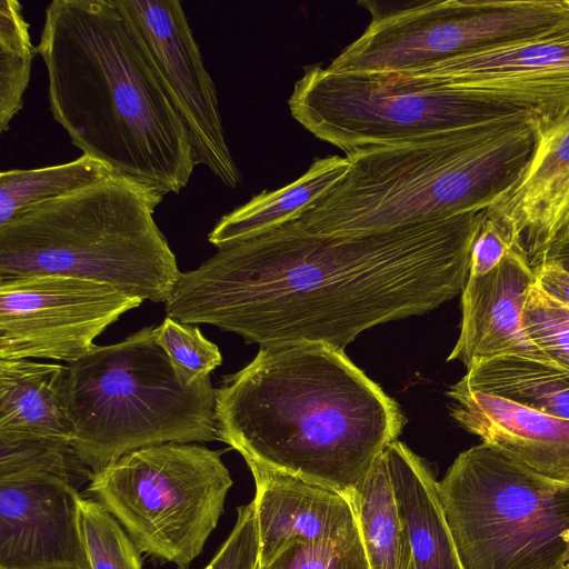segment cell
Masks as SVG:
<instances>
[{"label": "cell", "mask_w": 569, "mask_h": 569, "mask_svg": "<svg viewBox=\"0 0 569 569\" xmlns=\"http://www.w3.org/2000/svg\"><path fill=\"white\" fill-rule=\"evenodd\" d=\"M37 53L51 114L82 154L163 196L187 187L188 130L116 0L51 1Z\"/></svg>", "instance_id": "obj_3"}, {"label": "cell", "mask_w": 569, "mask_h": 569, "mask_svg": "<svg viewBox=\"0 0 569 569\" xmlns=\"http://www.w3.org/2000/svg\"><path fill=\"white\" fill-rule=\"evenodd\" d=\"M150 68L184 123L196 164L224 186L241 173L227 144L217 90L178 0H116Z\"/></svg>", "instance_id": "obj_12"}, {"label": "cell", "mask_w": 569, "mask_h": 569, "mask_svg": "<svg viewBox=\"0 0 569 569\" xmlns=\"http://www.w3.org/2000/svg\"><path fill=\"white\" fill-rule=\"evenodd\" d=\"M69 368L30 359H0V432L72 442L67 403Z\"/></svg>", "instance_id": "obj_20"}, {"label": "cell", "mask_w": 569, "mask_h": 569, "mask_svg": "<svg viewBox=\"0 0 569 569\" xmlns=\"http://www.w3.org/2000/svg\"><path fill=\"white\" fill-rule=\"evenodd\" d=\"M523 322L549 358L569 370V307L547 293L537 279L527 297Z\"/></svg>", "instance_id": "obj_29"}, {"label": "cell", "mask_w": 569, "mask_h": 569, "mask_svg": "<svg viewBox=\"0 0 569 569\" xmlns=\"http://www.w3.org/2000/svg\"><path fill=\"white\" fill-rule=\"evenodd\" d=\"M569 1V0H568Z\"/></svg>", "instance_id": "obj_37"}, {"label": "cell", "mask_w": 569, "mask_h": 569, "mask_svg": "<svg viewBox=\"0 0 569 569\" xmlns=\"http://www.w3.org/2000/svg\"><path fill=\"white\" fill-rule=\"evenodd\" d=\"M79 515L89 569H143L141 551L99 501L81 496Z\"/></svg>", "instance_id": "obj_27"}, {"label": "cell", "mask_w": 569, "mask_h": 569, "mask_svg": "<svg viewBox=\"0 0 569 569\" xmlns=\"http://www.w3.org/2000/svg\"><path fill=\"white\" fill-rule=\"evenodd\" d=\"M535 146L528 112L347 153L340 180L299 219L349 236L489 208L517 181Z\"/></svg>", "instance_id": "obj_4"}, {"label": "cell", "mask_w": 569, "mask_h": 569, "mask_svg": "<svg viewBox=\"0 0 569 569\" xmlns=\"http://www.w3.org/2000/svg\"><path fill=\"white\" fill-rule=\"evenodd\" d=\"M288 106L305 129L346 154L527 112L428 78L319 64L305 68Z\"/></svg>", "instance_id": "obj_8"}, {"label": "cell", "mask_w": 569, "mask_h": 569, "mask_svg": "<svg viewBox=\"0 0 569 569\" xmlns=\"http://www.w3.org/2000/svg\"><path fill=\"white\" fill-rule=\"evenodd\" d=\"M143 300L100 282L42 276L0 283V359L71 363Z\"/></svg>", "instance_id": "obj_11"}, {"label": "cell", "mask_w": 569, "mask_h": 569, "mask_svg": "<svg viewBox=\"0 0 569 569\" xmlns=\"http://www.w3.org/2000/svg\"><path fill=\"white\" fill-rule=\"evenodd\" d=\"M401 73L513 106L533 118L552 119L569 112V30L476 50Z\"/></svg>", "instance_id": "obj_13"}, {"label": "cell", "mask_w": 569, "mask_h": 569, "mask_svg": "<svg viewBox=\"0 0 569 569\" xmlns=\"http://www.w3.org/2000/svg\"><path fill=\"white\" fill-rule=\"evenodd\" d=\"M232 483L219 451L167 442L131 451L94 472L88 491L140 551L189 569L216 529Z\"/></svg>", "instance_id": "obj_9"}, {"label": "cell", "mask_w": 569, "mask_h": 569, "mask_svg": "<svg viewBox=\"0 0 569 569\" xmlns=\"http://www.w3.org/2000/svg\"><path fill=\"white\" fill-rule=\"evenodd\" d=\"M340 569H370L359 532L351 542Z\"/></svg>", "instance_id": "obj_34"}, {"label": "cell", "mask_w": 569, "mask_h": 569, "mask_svg": "<svg viewBox=\"0 0 569 569\" xmlns=\"http://www.w3.org/2000/svg\"><path fill=\"white\" fill-rule=\"evenodd\" d=\"M383 456L407 530L412 569H463L435 473L398 439L386 447Z\"/></svg>", "instance_id": "obj_19"}, {"label": "cell", "mask_w": 569, "mask_h": 569, "mask_svg": "<svg viewBox=\"0 0 569 569\" xmlns=\"http://www.w3.org/2000/svg\"><path fill=\"white\" fill-rule=\"evenodd\" d=\"M33 47L29 23L17 0L0 1V132L4 133L13 117L23 107L29 86Z\"/></svg>", "instance_id": "obj_26"}, {"label": "cell", "mask_w": 569, "mask_h": 569, "mask_svg": "<svg viewBox=\"0 0 569 569\" xmlns=\"http://www.w3.org/2000/svg\"><path fill=\"white\" fill-rule=\"evenodd\" d=\"M513 244L506 228L485 209L471 248L469 276L478 277L491 271Z\"/></svg>", "instance_id": "obj_32"}, {"label": "cell", "mask_w": 569, "mask_h": 569, "mask_svg": "<svg viewBox=\"0 0 569 569\" xmlns=\"http://www.w3.org/2000/svg\"><path fill=\"white\" fill-rule=\"evenodd\" d=\"M350 499L370 569H412L410 543L383 451Z\"/></svg>", "instance_id": "obj_23"}, {"label": "cell", "mask_w": 569, "mask_h": 569, "mask_svg": "<svg viewBox=\"0 0 569 569\" xmlns=\"http://www.w3.org/2000/svg\"><path fill=\"white\" fill-rule=\"evenodd\" d=\"M536 279L533 266L518 244L488 273L468 276L461 291L460 332L447 360L468 368L478 360L515 355L557 365L530 338L523 322Z\"/></svg>", "instance_id": "obj_16"}, {"label": "cell", "mask_w": 569, "mask_h": 569, "mask_svg": "<svg viewBox=\"0 0 569 569\" xmlns=\"http://www.w3.org/2000/svg\"><path fill=\"white\" fill-rule=\"evenodd\" d=\"M254 480L259 565L295 542L339 540L358 526L351 499L333 489L246 461Z\"/></svg>", "instance_id": "obj_17"}, {"label": "cell", "mask_w": 569, "mask_h": 569, "mask_svg": "<svg viewBox=\"0 0 569 569\" xmlns=\"http://www.w3.org/2000/svg\"><path fill=\"white\" fill-rule=\"evenodd\" d=\"M542 260L555 261L569 270V236L551 247L538 262Z\"/></svg>", "instance_id": "obj_35"}, {"label": "cell", "mask_w": 569, "mask_h": 569, "mask_svg": "<svg viewBox=\"0 0 569 569\" xmlns=\"http://www.w3.org/2000/svg\"><path fill=\"white\" fill-rule=\"evenodd\" d=\"M80 497L52 475L0 478V569H89Z\"/></svg>", "instance_id": "obj_14"}, {"label": "cell", "mask_w": 569, "mask_h": 569, "mask_svg": "<svg viewBox=\"0 0 569 569\" xmlns=\"http://www.w3.org/2000/svg\"><path fill=\"white\" fill-rule=\"evenodd\" d=\"M22 473L52 475L77 489L93 475L69 440L0 432V478Z\"/></svg>", "instance_id": "obj_25"}, {"label": "cell", "mask_w": 569, "mask_h": 569, "mask_svg": "<svg viewBox=\"0 0 569 569\" xmlns=\"http://www.w3.org/2000/svg\"><path fill=\"white\" fill-rule=\"evenodd\" d=\"M448 397L451 417L468 432L532 471L569 482V419L471 390L459 381Z\"/></svg>", "instance_id": "obj_18"}, {"label": "cell", "mask_w": 569, "mask_h": 569, "mask_svg": "<svg viewBox=\"0 0 569 569\" xmlns=\"http://www.w3.org/2000/svg\"><path fill=\"white\" fill-rule=\"evenodd\" d=\"M348 166V159L337 154L316 159L293 182L262 191L222 216L209 232V242L219 248L299 219L340 180Z\"/></svg>", "instance_id": "obj_21"}, {"label": "cell", "mask_w": 569, "mask_h": 569, "mask_svg": "<svg viewBox=\"0 0 569 569\" xmlns=\"http://www.w3.org/2000/svg\"><path fill=\"white\" fill-rule=\"evenodd\" d=\"M259 536L253 501L237 508V520L203 569H258Z\"/></svg>", "instance_id": "obj_30"}, {"label": "cell", "mask_w": 569, "mask_h": 569, "mask_svg": "<svg viewBox=\"0 0 569 569\" xmlns=\"http://www.w3.org/2000/svg\"><path fill=\"white\" fill-rule=\"evenodd\" d=\"M531 157L512 187L486 209L535 266L569 236V112L540 119Z\"/></svg>", "instance_id": "obj_15"}, {"label": "cell", "mask_w": 569, "mask_h": 569, "mask_svg": "<svg viewBox=\"0 0 569 569\" xmlns=\"http://www.w3.org/2000/svg\"><path fill=\"white\" fill-rule=\"evenodd\" d=\"M533 269L540 287L569 307V270L551 260H542Z\"/></svg>", "instance_id": "obj_33"}, {"label": "cell", "mask_w": 569, "mask_h": 569, "mask_svg": "<svg viewBox=\"0 0 569 569\" xmlns=\"http://www.w3.org/2000/svg\"><path fill=\"white\" fill-rule=\"evenodd\" d=\"M485 210L349 236L292 220L217 248L181 272L167 317L259 347L345 350L365 330L420 316L461 293Z\"/></svg>", "instance_id": "obj_1"}, {"label": "cell", "mask_w": 569, "mask_h": 569, "mask_svg": "<svg viewBox=\"0 0 569 569\" xmlns=\"http://www.w3.org/2000/svg\"><path fill=\"white\" fill-rule=\"evenodd\" d=\"M68 368L72 445L93 473L141 448L218 440L210 376L183 387L154 327L94 345Z\"/></svg>", "instance_id": "obj_6"}, {"label": "cell", "mask_w": 569, "mask_h": 569, "mask_svg": "<svg viewBox=\"0 0 569 569\" xmlns=\"http://www.w3.org/2000/svg\"><path fill=\"white\" fill-rule=\"evenodd\" d=\"M159 191L117 173L0 226V283L58 276L167 302L181 273L154 211Z\"/></svg>", "instance_id": "obj_5"}, {"label": "cell", "mask_w": 569, "mask_h": 569, "mask_svg": "<svg viewBox=\"0 0 569 569\" xmlns=\"http://www.w3.org/2000/svg\"><path fill=\"white\" fill-rule=\"evenodd\" d=\"M214 391L218 440L349 498L407 421L345 350L319 342L259 347Z\"/></svg>", "instance_id": "obj_2"}, {"label": "cell", "mask_w": 569, "mask_h": 569, "mask_svg": "<svg viewBox=\"0 0 569 569\" xmlns=\"http://www.w3.org/2000/svg\"><path fill=\"white\" fill-rule=\"evenodd\" d=\"M567 569H569V566H568V568H567Z\"/></svg>", "instance_id": "obj_36"}, {"label": "cell", "mask_w": 569, "mask_h": 569, "mask_svg": "<svg viewBox=\"0 0 569 569\" xmlns=\"http://www.w3.org/2000/svg\"><path fill=\"white\" fill-rule=\"evenodd\" d=\"M359 529L331 542H295L258 569H340L341 562Z\"/></svg>", "instance_id": "obj_31"}, {"label": "cell", "mask_w": 569, "mask_h": 569, "mask_svg": "<svg viewBox=\"0 0 569 569\" xmlns=\"http://www.w3.org/2000/svg\"><path fill=\"white\" fill-rule=\"evenodd\" d=\"M358 3L371 20L327 67L332 71L401 73L476 50L569 30L568 0Z\"/></svg>", "instance_id": "obj_10"}, {"label": "cell", "mask_w": 569, "mask_h": 569, "mask_svg": "<svg viewBox=\"0 0 569 569\" xmlns=\"http://www.w3.org/2000/svg\"><path fill=\"white\" fill-rule=\"evenodd\" d=\"M154 329L157 342L183 387L196 385L222 363L218 346L208 340L197 326L166 317Z\"/></svg>", "instance_id": "obj_28"}, {"label": "cell", "mask_w": 569, "mask_h": 569, "mask_svg": "<svg viewBox=\"0 0 569 569\" xmlns=\"http://www.w3.org/2000/svg\"><path fill=\"white\" fill-rule=\"evenodd\" d=\"M111 173L103 162L87 154L56 166L3 170L0 173V226L32 204L64 196Z\"/></svg>", "instance_id": "obj_24"}, {"label": "cell", "mask_w": 569, "mask_h": 569, "mask_svg": "<svg viewBox=\"0 0 569 569\" xmlns=\"http://www.w3.org/2000/svg\"><path fill=\"white\" fill-rule=\"evenodd\" d=\"M459 382L476 391L569 419V370L515 355L473 362Z\"/></svg>", "instance_id": "obj_22"}, {"label": "cell", "mask_w": 569, "mask_h": 569, "mask_svg": "<svg viewBox=\"0 0 569 569\" xmlns=\"http://www.w3.org/2000/svg\"><path fill=\"white\" fill-rule=\"evenodd\" d=\"M463 569H567L569 482L481 442L438 481Z\"/></svg>", "instance_id": "obj_7"}]
</instances>
